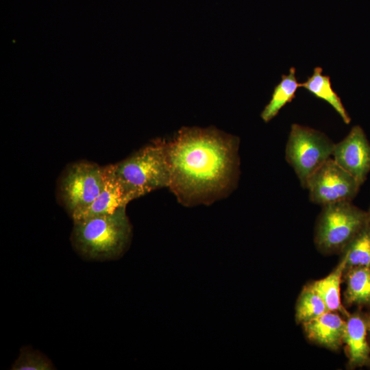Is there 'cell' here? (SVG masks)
Listing matches in <instances>:
<instances>
[{"label":"cell","mask_w":370,"mask_h":370,"mask_svg":"<svg viewBox=\"0 0 370 370\" xmlns=\"http://www.w3.org/2000/svg\"><path fill=\"white\" fill-rule=\"evenodd\" d=\"M169 190L185 206L210 204L234 190L239 138L215 127H183L166 140Z\"/></svg>","instance_id":"6da1fadb"},{"label":"cell","mask_w":370,"mask_h":370,"mask_svg":"<svg viewBox=\"0 0 370 370\" xmlns=\"http://www.w3.org/2000/svg\"><path fill=\"white\" fill-rule=\"evenodd\" d=\"M72 242L84 256L97 260L118 258L129 245L132 227L126 207L115 212L73 222Z\"/></svg>","instance_id":"7a4b0ae2"},{"label":"cell","mask_w":370,"mask_h":370,"mask_svg":"<svg viewBox=\"0 0 370 370\" xmlns=\"http://www.w3.org/2000/svg\"><path fill=\"white\" fill-rule=\"evenodd\" d=\"M112 169L133 199L156 189L167 187L170 169L164 139H156Z\"/></svg>","instance_id":"3957f363"},{"label":"cell","mask_w":370,"mask_h":370,"mask_svg":"<svg viewBox=\"0 0 370 370\" xmlns=\"http://www.w3.org/2000/svg\"><path fill=\"white\" fill-rule=\"evenodd\" d=\"M369 223L368 212L351 201L323 206L316 227V245L325 252L344 249Z\"/></svg>","instance_id":"277c9868"},{"label":"cell","mask_w":370,"mask_h":370,"mask_svg":"<svg viewBox=\"0 0 370 370\" xmlns=\"http://www.w3.org/2000/svg\"><path fill=\"white\" fill-rule=\"evenodd\" d=\"M334 144L319 130L297 123L291 125L285 157L303 187L306 188L310 176L331 158Z\"/></svg>","instance_id":"5b68a950"},{"label":"cell","mask_w":370,"mask_h":370,"mask_svg":"<svg viewBox=\"0 0 370 370\" xmlns=\"http://www.w3.org/2000/svg\"><path fill=\"white\" fill-rule=\"evenodd\" d=\"M105 166L88 162L68 166L58 184V195L71 215L91 204L103 190Z\"/></svg>","instance_id":"8992f818"},{"label":"cell","mask_w":370,"mask_h":370,"mask_svg":"<svg viewBox=\"0 0 370 370\" xmlns=\"http://www.w3.org/2000/svg\"><path fill=\"white\" fill-rule=\"evenodd\" d=\"M360 184L333 158L325 162L308 179L306 188L313 203L325 206L351 201Z\"/></svg>","instance_id":"52a82bcc"},{"label":"cell","mask_w":370,"mask_h":370,"mask_svg":"<svg viewBox=\"0 0 370 370\" xmlns=\"http://www.w3.org/2000/svg\"><path fill=\"white\" fill-rule=\"evenodd\" d=\"M332 158L362 185L370 171V143L363 129L354 125L349 134L335 143Z\"/></svg>","instance_id":"ba28073f"},{"label":"cell","mask_w":370,"mask_h":370,"mask_svg":"<svg viewBox=\"0 0 370 370\" xmlns=\"http://www.w3.org/2000/svg\"><path fill=\"white\" fill-rule=\"evenodd\" d=\"M105 184L97 197L86 207L71 214L73 222L115 212L132 199L116 177L111 165L105 166Z\"/></svg>","instance_id":"9c48e42d"},{"label":"cell","mask_w":370,"mask_h":370,"mask_svg":"<svg viewBox=\"0 0 370 370\" xmlns=\"http://www.w3.org/2000/svg\"><path fill=\"white\" fill-rule=\"evenodd\" d=\"M302 325L308 339L329 349L336 350L343 343L346 321L333 311H327Z\"/></svg>","instance_id":"30bf717a"},{"label":"cell","mask_w":370,"mask_h":370,"mask_svg":"<svg viewBox=\"0 0 370 370\" xmlns=\"http://www.w3.org/2000/svg\"><path fill=\"white\" fill-rule=\"evenodd\" d=\"M367 323L358 314L348 317L343 342L346 344L349 362L361 366L369 358L370 348L367 341Z\"/></svg>","instance_id":"8fae6325"},{"label":"cell","mask_w":370,"mask_h":370,"mask_svg":"<svg viewBox=\"0 0 370 370\" xmlns=\"http://www.w3.org/2000/svg\"><path fill=\"white\" fill-rule=\"evenodd\" d=\"M300 87L306 89L314 97L324 100L338 114L343 122L349 124L351 118L345 110L341 98L332 87L330 77L323 74V69L316 66L312 75L306 82L300 84Z\"/></svg>","instance_id":"7c38bea8"},{"label":"cell","mask_w":370,"mask_h":370,"mask_svg":"<svg viewBox=\"0 0 370 370\" xmlns=\"http://www.w3.org/2000/svg\"><path fill=\"white\" fill-rule=\"evenodd\" d=\"M347 267L344 255L341 262L328 275L312 282L309 285L323 300L328 311H338L347 317L349 314L341 301L340 286L343 271Z\"/></svg>","instance_id":"4fadbf2b"},{"label":"cell","mask_w":370,"mask_h":370,"mask_svg":"<svg viewBox=\"0 0 370 370\" xmlns=\"http://www.w3.org/2000/svg\"><path fill=\"white\" fill-rule=\"evenodd\" d=\"M300 87L296 77V69L292 66L288 75H282L281 81L274 88L271 99L261 112V118L268 123L280 110L295 97L297 89Z\"/></svg>","instance_id":"5bb4252c"},{"label":"cell","mask_w":370,"mask_h":370,"mask_svg":"<svg viewBox=\"0 0 370 370\" xmlns=\"http://www.w3.org/2000/svg\"><path fill=\"white\" fill-rule=\"evenodd\" d=\"M346 280L345 296L347 304L370 303V267H352Z\"/></svg>","instance_id":"9a60e30c"},{"label":"cell","mask_w":370,"mask_h":370,"mask_svg":"<svg viewBox=\"0 0 370 370\" xmlns=\"http://www.w3.org/2000/svg\"><path fill=\"white\" fill-rule=\"evenodd\" d=\"M347 266L370 267V225L363 227L344 248Z\"/></svg>","instance_id":"2e32d148"},{"label":"cell","mask_w":370,"mask_h":370,"mask_svg":"<svg viewBox=\"0 0 370 370\" xmlns=\"http://www.w3.org/2000/svg\"><path fill=\"white\" fill-rule=\"evenodd\" d=\"M326 306L319 295L308 284L306 286L295 308V319L303 323L327 312Z\"/></svg>","instance_id":"e0dca14e"},{"label":"cell","mask_w":370,"mask_h":370,"mask_svg":"<svg viewBox=\"0 0 370 370\" xmlns=\"http://www.w3.org/2000/svg\"><path fill=\"white\" fill-rule=\"evenodd\" d=\"M15 370H49L53 366L51 362L40 354L29 350L21 351L18 360L13 365Z\"/></svg>","instance_id":"ac0fdd59"},{"label":"cell","mask_w":370,"mask_h":370,"mask_svg":"<svg viewBox=\"0 0 370 370\" xmlns=\"http://www.w3.org/2000/svg\"><path fill=\"white\" fill-rule=\"evenodd\" d=\"M367 329L370 331V316L369 317L368 321L367 322Z\"/></svg>","instance_id":"d6986e66"},{"label":"cell","mask_w":370,"mask_h":370,"mask_svg":"<svg viewBox=\"0 0 370 370\" xmlns=\"http://www.w3.org/2000/svg\"><path fill=\"white\" fill-rule=\"evenodd\" d=\"M368 214H369V221H370V210H369V212H368Z\"/></svg>","instance_id":"ffe728a7"}]
</instances>
